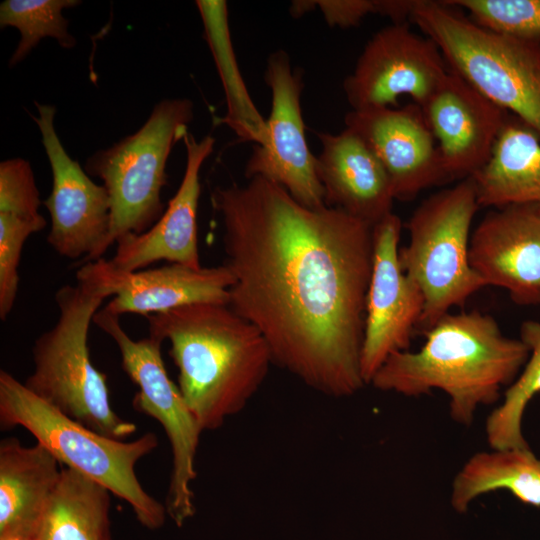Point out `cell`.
I'll list each match as a JSON object with an SVG mask.
<instances>
[{"label":"cell","instance_id":"obj_9","mask_svg":"<svg viewBox=\"0 0 540 540\" xmlns=\"http://www.w3.org/2000/svg\"><path fill=\"white\" fill-rule=\"evenodd\" d=\"M119 317L104 307L97 311L93 323L116 343L123 371L138 386L134 409L157 420L167 435L172 468L164 505L176 526L182 527L195 513L191 485L197 476L195 459L203 430L167 373L162 341L151 336L130 338Z\"/></svg>","mask_w":540,"mask_h":540},{"label":"cell","instance_id":"obj_6","mask_svg":"<svg viewBox=\"0 0 540 540\" xmlns=\"http://www.w3.org/2000/svg\"><path fill=\"white\" fill-rule=\"evenodd\" d=\"M410 20L448 69L540 138V41L494 32L444 1L414 0Z\"/></svg>","mask_w":540,"mask_h":540},{"label":"cell","instance_id":"obj_26","mask_svg":"<svg viewBox=\"0 0 540 540\" xmlns=\"http://www.w3.org/2000/svg\"><path fill=\"white\" fill-rule=\"evenodd\" d=\"M79 3L77 0L3 1L0 4V27H14L21 36L9 66L21 62L46 37L56 39L63 48L74 47L76 40L68 31V21L62 11Z\"/></svg>","mask_w":540,"mask_h":540},{"label":"cell","instance_id":"obj_7","mask_svg":"<svg viewBox=\"0 0 540 540\" xmlns=\"http://www.w3.org/2000/svg\"><path fill=\"white\" fill-rule=\"evenodd\" d=\"M479 208L474 180L468 177L426 198L407 223L409 243L399 250V262L424 296L421 333L487 286L469 261L471 225Z\"/></svg>","mask_w":540,"mask_h":540},{"label":"cell","instance_id":"obj_21","mask_svg":"<svg viewBox=\"0 0 540 540\" xmlns=\"http://www.w3.org/2000/svg\"><path fill=\"white\" fill-rule=\"evenodd\" d=\"M472 178L480 207L540 205V138L510 114L488 162Z\"/></svg>","mask_w":540,"mask_h":540},{"label":"cell","instance_id":"obj_14","mask_svg":"<svg viewBox=\"0 0 540 540\" xmlns=\"http://www.w3.org/2000/svg\"><path fill=\"white\" fill-rule=\"evenodd\" d=\"M469 261L487 286L504 288L516 304L540 305V205L488 212L471 233Z\"/></svg>","mask_w":540,"mask_h":540},{"label":"cell","instance_id":"obj_13","mask_svg":"<svg viewBox=\"0 0 540 540\" xmlns=\"http://www.w3.org/2000/svg\"><path fill=\"white\" fill-rule=\"evenodd\" d=\"M401 229V220L393 212L373 226V263L361 353L365 384H370L390 355L409 350L424 310L420 287L399 262Z\"/></svg>","mask_w":540,"mask_h":540},{"label":"cell","instance_id":"obj_11","mask_svg":"<svg viewBox=\"0 0 540 540\" xmlns=\"http://www.w3.org/2000/svg\"><path fill=\"white\" fill-rule=\"evenodd\" d=\"M37 124L52 171V189L44 205L51 228L47 242L60 256L84 263L102 258L111 227V202L104 185L93 182L63 147L54 126L56 108L35 103Z\"/></svg>","mask_w":540,"mask_h":540},{"label":"cell","instance_id":"obj_27","mask_svg":"<svg viewBox=\"0 0 540 540\" xmlns=\"http://www.w3.org/2000/svg\"><path fill=\"white\" fill-rule=\"evenodd\" d=\"M469 12L478 25L509 36L540 41V0H445Z\"/></svg>","mask_w":540,"mask_h":540},{"label":"cell","instance_id":"obj_10","mask_svg":"<svg viewBox=\"0 0 540 540\" xmlns=\"http://www.w3.org/2000/svg\"><path fill=\"white\" fill-rule=\"evenodd\" d=\"M448 72L434 41L407 22L392 23L366 43L343 89L356 111L396 106L403 95L422 107Z\"/></svg>","mask_w":540,"mask_h":540},{"label":"cell","instance_id":"obj_2","mask_svg":"<svg viewBox=\"0 0 540 540\" xmlns=\"http://www.w3.org/2000/svg\"><path fill=\"white\" fill-rule=\"evenodd\" d=\"M145 318L149 336L170 343L177 385L203 432L241 412L273 363L260 331L228 304H192Z\"/></svg>","mask_w":540,"mask_h":540},{"label":"cell","instance_id":"obj_17","mask_svg":"<svg viewBox=\"0 0 540 540\" xmlns=\"http://www.w3.org/2000/svg\"><path fill=\"white\" fill-rule=\"evenodd\" d=\"M82 268L110 290L114 297L105 308L117 316L134 313L147 317L192 304H228L234 283L232 272L224 264L193 268L170 263L123 271L100 258L84 263Z\"/></svg>","mask_w":540,"mask_h":540},{"label":"cell","instance_id":"obj_23","mask_svg":"<svg viewBox=\"0 0 540 540\" xmlns=\"http://www.w3.org/2000/svg\"><path fill=\"white\" fill-rule=\"evenodd\" d=\"M195 3L226 98L227 113L219 121L233 130L240 140L263 146L268 139L267 123L254 105L238 67L227 3L223 0H197Z\"/></svg>","mask_w":540,"mask_h":540},{"label":"cell","instance_id":"obj_19","mask_svg":"<svg viewBox=\"0 0 540 540\" xmlns=\"http://www.w3.org/2000/svg\"><path fill=\"white\" fill-rule=\"evenodd\" d=\"M317 136L322 149L316 169L325 205L372 226L391 214L395 198L389 176L365 140L348 128Z\"/></svg>","mask_w":540,"mask_h":540},{"label":"cell","instance_id":"obj_28","mask_svg":"<svg viewBox=\"0 0 540 540\" xmlns=\"http://www.w3.org/2000/svg\"><path fill=\"white\" fill-rule=\"evenodd\" d=\"M47 221L40 214L27 216L0 211V319L12 311L19 287V265L26 240L43 230Z\"/></svg>","mask_w":540,"mask_h":540},{"label":"cell","instance_id":"obj_4","mask_svg":"<svg viewBox=\"0 0 540 540\" xmlns=\"http://www.w3.org/2000/svg\"><path fill=\"white\" fill-rule=\"evenodd\" d=\"M76 279V285H64L55 293L58 319L35 340L34 368L23 384L70 419L106 437L124 440L137 427L112 409L107 376L94 367L88 348L90 324L112 294L82 267Z\"/></svg>","mask_w":540,"mask_h":540},{"label":"cell","instance_id":"obj_5","mask_svg":"<svg viewBox=\"0 0 540 540\" xmlns=\"http://www.w3.org/2000/svg\"><path fill=\"white\" fill-rule=\"evenodd\" d=\"M0 425L2 429H26L61 466L126 501L145 528L157 530L164 525L165 505L143 489L135 473L137 462L158 446L153 432L133 441L106 437L46 404L5 370L0 371Z\"/></svg>","mask_w":540,"mask_h":540},{"label":"cell","instance_id":"obj_8","mask_svg":"<svg viewBox=\"0 0 540 540\" xmlns=\"http://www.w3.org/2000/svg\"><path fill=\"white\" fill-rule=\"evenodd\" d=\"M193 117L191 100H161L138 131L87 160L85 171L103 180L110 197L107 249L124 235L144 233L162 216L167 159Z\"/></svg>","mask_w":540,"mask_h":540},{"label":"cell","instance_id":"obj_29","mask_svg":"<svg viewBox=\"0 0 540 540\" xmlns=\"http://www.w3.org/2000/svg\"><path fill=\"white\" fill-rule=\"evenodd\" d=\"M314 7L319 8L329 26L349 28L369 14H378V0H317Z\"/></svg>","mask_w":540,"mask_h":540},{"label":"cell","instance_id":"obj_18","mask_svg":"<svg viewBox=\"0 0 540 540\" xmlns=\"http://www.w3.org/2000/svg\"><path fill=\"white\" fill-rule=\"evenodd\" d=\"M186 166L181 184L159 220L141 234H127L116 241L109 260L116 269L137 271L157 261L202 267L198 250L197 212L201 192L200 169L213 151L215 139L200 140L189 132L183 139Z\"/></svg>","mask_w":540,"mask_h":540},{"label":"cell","instance_id":"obj_1","mask_svg":"<svg viewBox=\"0 0 540 540\" xmlns=\"http://www.w3.org/2000/svg\"><path fill=\"white\" fill-rule=\"evenodd\" d=\"M223 224L228 305L273 358L307 386L347 397L361 372L373 226L338 208L307 207L262 177L211 194Z\"/></svg>","mask_w":540,"mask_h":540},{"label":"cell","instance_id":"obj_24","mask_svg":"<svg viewBox=\"0 0 540 540\" xmlns=\"http://www.w3.org/2000/svg\"><path fill=\"white\" fill-rule=\"evenodd\" d=\"M111 494L87 476L62 467L36 540H112Z\"/></svg>","mask_w":540,"mask_h":540},{"label":"cell","instance_id":"obj_20","mask_svg":"<svg viewBox=\"0 0 540 540\" xmlns=\"http://www.w3.org/2000/svg\"><path fill=\"white\" fill-rule=\"evenodd\" d=\"M41 443L0 442V540H36L62 467Z\"/></svg>","mask_w":540,"mask_h":540},{"label":"cell","instance_id":"obj_16","mask_svg":"<svg viewBox=\"0 0 540 540\" xmlns=\"http://www.w3.org/2000/svg\"><path fill=\"white\" fill-rule=\"evenodd\" d=\"M421 109L449 180L472 177L488 162L510 115L450 70Z\"/></svg>","mask_w":540,"mask_h":540},{"label":"cell","instance_id":"obj_3","mask_svg":"<svg viewBox=\"0 0 540 540\" xmlns=\"http://www.w3.org/2000/svg\"><path fill=\"white\" fill-rule=\"evenodd\" d=\"M423 334L419 350L390 355L370 384L408 397L441 390L451 418L464 426L479 407L499 399L530 354L521 339L506 337L492 316L477 310L447 313Z\"/></svg>","mask_w":540,"mask_h":540},{"label":"cell","instance_id":"obj_15","mask_svg":"<svg viewBox=\"0 0 540 540\" xmlns=\"http://www.w3.org/2000/svg\"><path fill=\"white\" fill-rule=\"evenodd\" d=\"M346 128L371 147L384 166L395 199L411 200L449 180L436 140L419 105L351 110Z\"/></svg>","mask_w":540,"mask_h":540},{"label":"cell","instance_id":"obj_12","mask_svg":"<svg viewBox=\"0 0 540 540\" xmlns=\"http://www.w3.org/2000/svg\"><path fill=\"white\" fill-rule=\"evenodd\" d=\"M264 77L272 95L266 121L268 139L265 145L253 149L246 162L245 176L276 183L307 207L326 206L317 175V157L310 151L305 137L301 72L293 70L287 53L278 50L270 54Z\"/></svg>","mask_w":540,"mask_h":540},{"label":"cell","instance_id":"obj_22","mask_svg":"<svg viewBox=\"0 0 540 540\" xmlns=\"http://www.w3.org/2000/svg\"><path fill=\"white\" fill-rule=\"evenodd\" d=\"M498 490L540 507V459L530 448L492 449L470 456L453 479L450 502L455 511L465 513L476 498Z\"/></svg>","mask_w":540,"mask_h":540},{"label":"cell","instance_id":"obj_30","mask_svg":"<svg viewBox=\"0 0 540 540\" xmlns=\"http://www.w3.org/2000/svg\"><path fill=\"white\" fill-rule=\"evenodd\" d=\"M12 540H25V539H12Z\"/></svg>","mask_w":540,"mask_h":540},{"label":"cell","instance_id":"obj_25","mask_svg":"<svg viewBox=\"0 0 540 540\" xmlns=\"http://www.w3.org/2000/svg\"><path fill=\"white\" fill-rule=\"evenodd\" d=\"M520 339L530 354L518 378L505 391L501 405L486 419L485 434L491 449L529 448L521 425L528 403L540 392V322L524 321Z\"/></svg>","mask_w":540,"mask_h":540}]
</instances>
